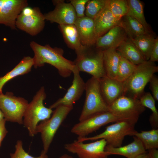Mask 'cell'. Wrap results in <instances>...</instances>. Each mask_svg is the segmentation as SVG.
I'll list each match as a JSON object with an SVG mask.
<instances>
[{"mask_svg":"<svg viewBox=\"0 0 158 158\" xmlns=\"http://www.w3.org/2000/svg\"><path fill=\"white\" fill-rule=\"evenodd\" d=\"M28 5L26 0H0V24L16 29L17 18Z\"/></svg>","mask_w":158,"mask_h":158,"instance_id":"obj_14","label":"cell"},{"mask_svg":"<svg viewBox=\"0 0 158 158\" xmlns=\"http://www.w3.org/2000/svg\"><path fill=\"white\" fill-rule=\"evenodd\" d=\"M85 99L79 118L83 120L95 114L109 111V106L101 93L99 79L93 77L85 83Z\"/></svg>","mask_w":158,"mask_h":158,"instance_id":"obj_6","label":"cell"},{"mask_svg":"<svg viewBox=\"0 0 158 158\" xmlns=\"http://www.w3.org/2000/svg\"><path fill=\"white\" fill-rule=\"evenodd\" d=\"M107 3L111 13L117 19L120 20L127 15L128 10L127 0H107Z\"/></svg>","mask_w":158,"mask_h":158,"instance_id":"obj_31","label":"cell"},{"mask_svg":"<svg viewBox=\"0 0 158 158\" xmlns=\"http://www.w3.org/2000/svg\"><path fill=\"white\" fill-rule=\"evenodd\" d=\"M135 158H150L148 153L145 152L140 154Z\"/></svg>","mask_w":158,"mask_h":158,"instance_id":"obj_39","label":"cell"},{"mask_svg":"<svg viewBox=\"0 0 158 158\" xmlns=\"http://www.w3.org/2000/svg\"><path fill=\"white\" fill-rule=\"evenodd\" d=\"M64 41L68 46L75 51L82 47L80 36L74 24L59 25Z\"/></svg>","mask_w":158,"mask_h":158,"instance_id":"obj_24","label":"cell"},{"mask_svg":"<svg viewBox=\"0 0 158 158\" xmlns=\"http://www.w3.org/2000/svg\"><path fill=\"white\" fill-rule=\"evenodd\" d=\"M30 46L34 52L33 59L35 68L43 66L47 63L56 68L63 77H68L72 73L75 67L74 63L63 56L62 49L52 48L49 44L42 45L34 41L31 42Z\"/></svg>","mask_w":158,"mask_h":158,"instance_id":"obj_1","label":"cell"},{"mask_svg":"<svg viewBox=\"0 0 158 158\" xmlns=\"http://www.w3.org/2000/svg\"><path fill=\"white\" fill-rule=\"evenodd\" d=\"M28 103L24 98L15 96L11 92L0 94V108L6 121L23 124V116Z\"/></svg>","mask_w":158,"mask_h":158,"instance_id":"obj_8","label":"cell"},{"mask_svg":"<svg viewBox=\"0 0 158 158\" xmlns=\"http://www.w3.org/2000/svg\"><path fill=\"white\" fill-rule=\"evenodd\" d=\"M74 25L78 30L82 45H94L97 37L95 31L94 19L85 16L77 18Z\"/></svg>","mask_w":158,"mask_h":158,"instance_id":"obj_18","label":"cell"},{"mask_svg":"<svg viewBox=\"0 0 158 158\" xmlns=\"http://www.w3.org/2000/svg\"><path fill=\"white\" fill-rule=\"evenodd\" d=\"M89 0H71L70 3L73 7L77 18L85 16V11L86 4Z\"/></svg>","mask_w":158,"mask_h":158,"instance_id":"obj_34","label":"cell"},{"mask_svg":"<svg viewBox=\"0 0 158 158\" xmlns=\"http://www.w3.org/2000/svg\"><path fill=\"white\" fill-rule=\"evenodd\" d=\"M46 97L45 89L42 87L28 103L23 118V124L28 130L30 136L37 134L36 128L38 123L49 118L52 109L46 107L43 101Z\"/></svg>","mask_w":158,"mask_h":158,"instance_id":"obj_5","label":"cell"},{"mask_svg":"<svg viewBox=\"0 0 158 158\" xmlns=\"http://www.w3.org/2000/svg\"><path fill=\"white\" fill-rule=\"evenodd\" d=\"M45 17L39 8H31L25 13L21 12L16 22V28L32 36H35L43 29Z\"/></svg>","mask_w":158,"mask_h":158,"instance_id":"obj_12","label":"cell"},{"mask_svg":"<svg viewBox=\"0 0 158 158\" xmlns=\"http://www.w3.org/2000/svg\"><path fill=\"white\" fill-rule=\"evenodd\" d=\"M148 154L150 158H158V150L157 149L149 150Z\"/></svg>","mask_w":158,"mask_h":158,"instance_id":"obj_38","label":"cell"},{"mask_svg":"<svg viewBox=\"0 0 158 158\" xmlns=\"http://www.w3.org/2000/svg\"><path fill=\"white\" fill-rule=\"evenodd\" d=\"M94 45H83L75 51L76 57L74 61L78 70L87 73L99 79L106 76L103 64V50L93 48Z\"/></svg>","mask_w":158,"mask_h":158,"instance_id":"obj_2","label":"cell"},{"mask_svg":"<svg viewBox=\"0 0 158 158\" xmlns=\"http://www.w3.org/2000/svg\"><path fill=\"white\" fill-rule=\"evenodd\" d=\"M73 108V105L59 106L53 111L51 117L37 125L36 131L41 134L45 153L47 152L56 131Z\"/></svg>","mask_w":158,"mask_h":158,"instance_id":"obj_7","label":"cell"},{"mask_svg":"<svg viewBox=\"0 0 158 158\" xmlns=\"http://www.w3.org/2000/svg\"><path fill=\"white\" fill-rule=\"evenodd\" d=\"M6 121L4 119L0 121V147L1 146L2 141L8 133L5 127Z\"/></svg>","mask_w":158,"mask_h":158,"instance_id":"obj_37","label":"cell"},{"mask_svg":"<svg viewBox=\"0 0 158 158\" xmlns=\"http://www.w3.org/2000/svg\"><path fill=\"white\" fill-rule=\"evenodd\" d=\"M103 64L107 76L116 79L120 55L115 48L103 50Z\"/></svg>","mask_w":158,"mask_h":158,"instance_id":"obj_23","label":"cell"},{"mask_svg":"<svg viewBox=\"0 0 158 158\" xmlns=\"http://www.w3.org/2000/svg\"><path fill=\"white\" fill-rule=\"evenodd\" d=\"M158 71V66L149 60L137 65L130 76L123 82V95L139 99L144 93L146 85Z\"/></svg>","mask_w":158,"mask_h":158,"instance_id":"obj_3","label":"cell"},{"mask_svg":"<svg viewBox=\"0 0 158 158\" xmlns=\"http://www.w3.org/2000/svg\"><path fill=\"white\" fill-rule=\"evenodd\" d=\"M59 158H73L72 156H70L66 154H64L61 156Z\"/></svg>","mask_w":158,"mask_h":158,"instance_id":"obj_40","label":"cell"},{"mask_svg":"<svg viewBox=\"0 0 158 158\" xmlns=\"http://www.w3.org/2000/svg\"><path fill=\"white\" fill-rule=\"evenodd\" d=\"M4 118L3 114L0 108V121L3 120Z\"/></svg>","mask_w":158,"mask_h":158,"instance_id":"obj_41","label":"cell"},{"mask_svg":"<svg viewBox=\"0 0 158 158\" xmlns=\"http://www.w3.org/2000/svg\"><path fill=\"white\" fill-rule=\"evenodd\" d=\"M100 91L102 97L109 106L123 95V82L105 76L99 79Z\"/></svg>","mask_w":158,"mask_h":158,"instance_id":"obj_17","label":"cell"},{"mask_svg":"<svg viewBox=\"0 0 158 158\" xmlns=\"http://www.w3.org/2000/svg\"><path fill=\"white\" fill-rule=\"evenodd\" d=\"M149 60L154 62L158 61V39L155 38V41L150 53Z\"/></svg>","mask_w":158,"mask_h":158,"instance_id":"obj_36","label":"cell"},{"mask_svg":"<svg viewBox=\"0 0 158 158\" xmlns=\"http://www.w3.org/2000/svg\"><path fill=\"white\" fill-rule=\"evenodd\" d=\"M55 6L54 10L44 15L45 20L59 25L74 24L77 17L75 10L71 4L64 0H53Z\"/></svg>","mask_w":158,"mask_h":158,"instance_id":"obj_13","label":"cell"},{"mask_svg":"<svg viewBox=\"0 0 158 158\" xmlns=\"http://www.w3.org/2000/svg\"><path fill=\"white\" fill-rule=\"evenodd\" d=\"M150 89L155 100H158V78L154 74L150 82Z\"/></svg>","mask_w":158,"mask_h":158,"instance_id":"obj_35","label":"cell"},{"mask_svg":"<svg viewBox=\"0 0 158 158\" xmlns=\"http://www.w3.org/2000/svg\"><path fill=\"white\" fill-rule=\"evenodd\" d=\"M128 119H131L118 116L110 111L101 113L80 121L73 126L71 132L78 137H85L108 123Z\"/></svg>","mask_w":158,"mask_h":158,"instance_id":"obj_9","label":"cell"},{"mask_svg":"<svg viewBox=\"0 0 158 158\" xmlns=\"http://www.w3.org/2000/svg\"><path fill=\"white\" fill-rule=\"evenodd\" d=\"M134 140L131 143L123 146L113 147L106 145L105 151L108 156L118 155L127 158H135L139 154L146 152L140 140L135 136Z\"/></svg>","mask_w":158,"mask_h":158,"instance_id":"obj_20","label":"cell"},{"mask_svg":"<svg viewBox=\"0 0 158 158\" xmlns=\"http://www.w3.org/2000/svg\"><path fill=\"white\" fill-rule=\"evenodd\" d=\"M10 158H48L47 153L43 150L39 157H34L30 155L24 149L23 142L20 140L17 141L15 145V151L13 153L10 154Z\"/></svg>","mask_w":158,"mask_h":158,"instance_id":"obj_33","label":"cell"},{"mask_svg":"<svg viewBox=\"0 0 158 158\" xmlns=\"http://www.w3.org/2000/svg\"><path fill=\"white\" fill-rule=\"evenodd\" d=\"M123 17V20L121 19L118 25L124 29L127 35L129 37V39L147 34L143 26L135 19L127 15Z\"/></svg>","mask_w":158,"mask_h":158,"instance_id":"obj_25","label":"cell"},{"mask_svg":"<svg viewBox=\"0 0 158 158\" xmlns=\"http://www.w3.org/2000/svg\"><path fill=\"white\" fill-rule=\"evenodd\" d=\"M116 50L120 55L133 64L137 65L145 60L139 50L129 39H126Z\"/></svg>","mask_w":158,"mask_h":158,"instance_id":"obj_21","label":"cell"},{"mask_svg":"<svg viewBox=\"0 0 158 158\" xmlns=\"http://www.w3.org/2000/svg\"><path fill=\"white\" fill-rule=\"evenodd\" d=\"M142 54L146 61L149 60L155 38L150 34H142L129 39Z\"/></svg>","mask_w":158,"mask_h":158,"instance_id":"obj_26","label":"cell"},{"mask_svg":"<svg viewBox=\"0 0 158 158\" xmlns=\"http://www.w3.org/2000/svg\"><path fill=\"white\" fill-rule=\"evenodd\" d=\"M138 120L132 119L117 121L106 127L105 130L99 134L91 137H78L77 140L83 142L104 139L107 142V145L115 147H121L126 136H134L137 132L135 129V126Z\"/></svg>","mask_w":158,"mask_h":158,"instance_id":"obj_4","label":"cell"},{"mask_svg":"<svg viewBox=\"0 0 158 158\" xmlns=\"http://www.w3.org/2000/svg\"><path fill=\"white\" fill-rule=\"evenodd\" d=\"M107 144L104 139L88 143L76 140L65 144L64 148L69 152L76 154L79 158H108L105 151Z\"/></svg>","mask_w":158,"mask_h":158,"instance_id":"obj_10","label":"cell"},{"mask_svg":"<svg viewBox=\"0 0 158 158\" xmlns=\"http://www.w3.org/2000/svg\"><path fill=\"white\" fill-rule=\"evenodd\" d=\"M107 0H89L86 4L85 16L94 19L105 7Z\"/></svg>","mask_w":158,"mask_h":158,"instance_id":"obj_32","label":"cell"},{"mask_svg":"<svg viewBox=\"0 0 158 158\" xmlns=\"http://www.w3.org/2000/svg\"><path fill=\"white\" fill-rule=\"evenodd\" d=\"M141 104L149 109L152 111L149 121L151 126L155 129L158 126V112L155 104V100L149 92H144L139 99Z\"/></svg>","mask_w":158,"mask_h":158,"instance_id":"obj_29","label":"cell"},{"mask_svg":"<svg viewBox=\"0 0 158 158\" xmlns=\"http://www.w3.org/2000/svg\"><path fill=\"white\" fill-rule=\"evenodd\" d=\"M134 136L140 140L146 150L158 148V129H154L148 131H141L140 133L137 132Z\"/></svg>","mask_w":158,"mask_h":158,"instance_id":"obj_28","label":"cell"},{"mask_svg":"<svg viewBox=\"0 0 158 158\" xmlns=\"http://www.w3.org/2000/svg\"><path fill=\"white\" fill-rule=\"evenodd\" d=\"M127 35L121 26L116 25L98 37L94 45L97 48L103 50L109 48L116 49L127 39Z\"/></svg>","mask_w":158,"mask_h":158,"instance_id":"obj_16","label":"cell"},{"mask_svg":"<svg viewBox=\"0 0 158 158\" xmlns=\"http://www.w3.org/2000/svg\"><path fill=\"white\" fill-rule=\"evenodd\" d=\"M95 29L97 38L101 37L116 25L120 20L115 18L110 11L107 3L103 9L94 19Z\"/></svg>","mask_w":158,"mask_h":158,"instance_id":"obj_19","label":"cell"},{"mask_svg":"<svg viewBox=\"0 0 158 158\" xmlns=\"http://www.w3.org/2000/svg\"><path fill=\"white\" fill-rule=\"evenodd\" d=\"M128 10L127 15L130 16L140 23L144 27L147 34L150 32V29L144 16L143 6L139 0H128Z\"/></svg>","mask_w":158,"mask_h":158,"instance_id":"obj_27","label":"cell"},{"mask_svg":"<svg viewBox=\"0 0 158 158\" xmlns=\"http://www.w3.org/2000/svg\"><path fill=\"white\" fill-rule=\"evenodd\" d=\"M33 65V58L29 56L24 57L13 69L4 76L0 77V94L2 93V89L6 83L18 76L28 73L31 71Z\"/></svg>","mask_w":158,"mask_h":158,"instance_id":"obj_22","label":"cell"},{"mask_svg":"<svg viewBox=\"0 0 158 158\" xmlns=\"http://www.w3.org/2000/svg\"><path fill=\"white\" fill-rule=\"evenodd\" d=\"M109 111L126 119H139L146 109L139 99L124 95L109 105Z\"/></svg>","mask_w":158,"mask_h":158,"instance_id":"obj_11","label":"cell"},{"mask_svg":"<svg viewBox=\"0 0 158 158\" xmlns=\"http://www.w3.org/2000/svg\"><path fill=\"white\" fill-rule=\"evenodd\" d=\"M137 66L120 56L116 79L121 82L125 81L133 73Z\"/></svg>","mask_w":158,"mask_h":158,"instance_id":"obj_30","label":"cell"},{"mask_svg":"<svg viewBox=\"0 0 158 158\" xmlns=\"http://www.w3.org/2000/svg\"><path fill=\"white\" fill-rule=\"evenodd\" d=\"M72 73L73 78L72 84L64 96L51 105L49 108L52 109L60 105L70 106L78 100L85 90V83L80 74V72L75 66Z\"/></svg>","mask_w":158,"mask_h":158,"instance_id":"obj_15","label":"cell"}]
</instances>
